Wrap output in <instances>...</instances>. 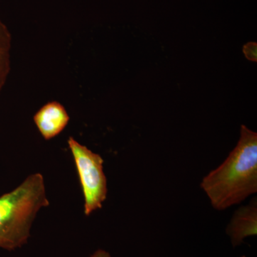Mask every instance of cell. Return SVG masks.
I'll use <instances>...</instances> for the list:
<instances>
[{
  "label": "cell",
  "instance_id": "cell-1",
  "mask_svg": "<svg viewBox=\"0 0 257 257\" xmlns=\"http://www.w3.org/2000/svg\"><path fill=\"white\" fill-rule=\"evenodd\" d=\"M214 209L221 211L257 192V134L241 125V136L229 156L201 183Z\"/></svg>",
  "mask_w": 257,
  "mask_h": 257
},
{
  "label": "cell",
  "instance_id": "cell-2",
  "mask_svg": "<svg viewBox=\"0 0 257 257\" xmlns=\"http://www.w3.org/2000/svg\"><path fill=\"white\" fill-rule=\"evenodd\" d=\"M50 205L45 179L28 176L18 187L0 197V248L16 249L28 242L39 211Z\"/></svg>",
  "mask_w": 257,
  "mask_h": 257
},
{
  "label": "cell",
  "instance_id": "cell-3",
  "mask_svg": "<svg viewBox=\"0 0 257 257\" xmlns=\"http://www.w3.org/2000/svg\"><path fill=\"white\" fill-rule=\"evenodd\" d=\"M67 144L82 187L84 214L89 216L102 207L107 197V182L103 168L104 160L72 137H69Z\"/></svg>",
  "mask_w": 257,
  "mask_h": 257
},
{
  "label": "cell",
  "instance_id": "cell-4",
  "mask_svg": "<svg viewBox=\"0 0 257 257\" xmlns=\"http://www.w3.org/2000/svg\"><path fill=\"white\" fill-rule=\"evenodd\" d=\"M33 120L42 138L50 140L63 132L70 117L61 103L52 101L42 106L34 115Z\"/></svg>",
  "mask_w": 257,
  "mask_h": 257
},
{
  "label": "cell",
  "instance_id": "cell-5",
  "mask_svg": "<svg viewBox=\"0 0 257 257\" xmlns=\"http://www.w3.org/2000/svg\"><path fill=\"white\" fill-rule=\"evenodd\" d=\"M226 234L229 235L233 246H239L248 236L257 234V202L253 199L249 204L240 207L235 211L227 228Z\"/></svg>",
  "mask_w": 257,
  "mask_h": 257
},
{
  "label": "cell",
  "instance_id": "cell-6",
  "mask_svg": "<svg viewBox=\"0 0 257 257\" xmlns=\"http://www.w3.org/2000/svg\"><path fill=\"white\" fill-rule=\"evenodd\" d=\"M11 47V34L0 19V93L10 73Z\"/></svg>",
  "mask_w": 257,
  "mask_h": 257
},
{
  "label": "cell",
  "instance_id": "cell-7",
  "mask_svg": "<svg viewBox=\"0 0 257 257\" xmlns=\"http://www.w3.org/2000/svg\"><path fill=\"white\" fill-rule=\"evenodd\" d=\"M256 42H249L243 46V54L248 60L256 62Z\"/></svg>",
  "mask_w": 257,
  "mask_h": 257
},
{
  "label": "cell",
  "instance_id": "cell-8",
  "mask_svg": "<svg viewBox=\"0 0 257 257\" xmlns=\"http://www.w3.org/2000/svg\"><path fill=\"white\" fill-rule=\"evenodd\" d=\"M91 257H111L110 253L107 252L105 250L99 249L93 253Z\"/></svg>",
  "mask_w": 257,
  "mask_h": 257
},
{
  "label": "cell",
  "instance_id": "cell-9",
  "mask_svg": "<svg viewBox=\"0 0 257 257\" xmlns=\"http://www.w3.org/2000/svg\"><path fill=\"white\" fill-rule=\"evenodd\" d=\"M241 257H246V256H241Z\"/></svg>",
  "mask_w": 257,
  "mask_h": 257
}]
</instances>
